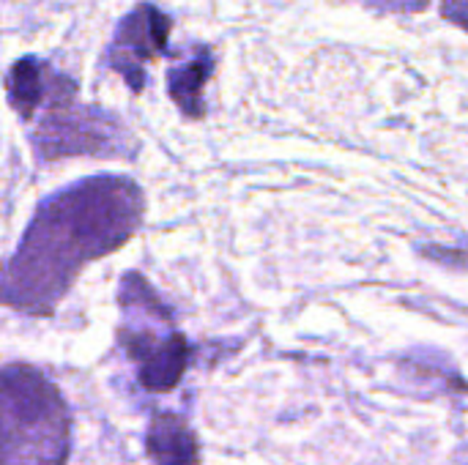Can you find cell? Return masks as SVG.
Returning <instances> with one entry per match:
<instances>
[{
	"label": "cell",
	"mask_w": 468,
	"mask_h": 465,
	"mask_svg": "<svg viewBox=\"0 0 468 465\" xmlns=\"http://www.w3.org/2000/svg\"><path fill=\"white\" fill-rule=\"evenodd\" d=\"M143 217L145 195L126 175H90L49 195L0 269V304L52 315L80 271L121 249Z\"/></svg>",
	"instance_id": "cell-1"
},
{
	"label": "cell",
	"mask_w": 468,
	"mask_h": 465,
	"mask_svg": "<svg viewBox=\"0 0 468 465\" xmlns=\"http://www.w3.org/2000/svg\"><path fill=\"white\" fill-rule=\"evenodd\" d=\"M71 411L60 389L33 365L0 367V465H66Z\"/></svg>",
	"instance_id": "cell-2"
},
{
	"label": "cell",
	"mask_w": 468,
	"mask_h": 465,
	"mask_svg": "<svg viewBox=\"0 0 468 465\" xmlns=\"http://www.w3.org/2000/svg\"><path fill=\"white\" fill-rule=\"evenodd\" d=\"M118 304L123 310L118 343L134 362L140 386L154 395L173 392L186 373L189 343L173 326L165 332L156 329L162 323H173L170 310L159 301V296L137 271L121 277Z\"/></svg>",
	"instance_id": "cell-3"
},
{
	"label": "cell",
	"mask_w": 468,
	"mask_h": 465,
	"mask_svg": "<svg viewBox=\"0 0 468 465\" xmlns=\"http://www.w3.org/2000/svg\"><path fill=\"white\" fill-rule=\"evenodd\" d=\"M47 110L41 112L30 143L44 162L69 156H126L137 148L126 123L110 110L77 101V85L49 69Z\"/></svg>",
	"instance_id": "cell-4"
},
{
	"label": "cell",
	"mask_w": 468,
	"mask_h": 465,
	"mask_svg": "<svg viewBox=\"0 0 468 465\" xmlns=\"http://www.w3.org/2000/svg\"><path fill=\"white\" fill-rule=\"evenodd\" d=\"M173 30V19L156 8L154 3H140L129 11L110 41L107 60L123 77L132 93H143L145 88V63L156 60L167 49V38Z\"/></svg>",
	"instance_id": "cell-5"
},
{
	"label": "cell",
	"mask_w": 468,
	"mask_h": 465,
	"mask_svg": "<svg viewBox=\"0 0 468 465\" xmlns=\"http://www.w3.org/2000/svg\"><path fill=\"white\" fill-rule=\"evenodd\" d=\"M145 452L154 465H200V441L178 414H156L151 419Z\"/></svg>",
	"instance_id": "cell-6"
},
{
	"label": "cell",
	"mask_w": 468,
	"mask_h": 465,
	"mask_svg": "<svg viewBox=\"0 0 468 465\" xmlns=\"http://www.w3.org/2000/svg\"><path fill=\"white\" fill-rule=\"evenodd\" d=\"M211 74H214V55L206 47H197L189 55V60L167 71V93L186 118H200L206 112L203 88Z\"/></svg>",
	"instance_id": "cell-7"
},
{
	"label": "cell",
	"mask_w": 468,
	"mask_h": 465,
	"mask_svg": "<svg viewBox=\"0 0 468 465\" xmlns=\"http://www.w3.org/2000/svg\"><path fill=\"white\" fill-rule=\"evenodd\" d=\"M49 66L36 55H25L11 63L5 77V99L22 121H33L47 96Z\"/></svg>",
	"instance_id": "cell-8"
},
{
	"label": "cell",
	"mask_w": 468,
	"mask_h": 465,
	"mask_svg": "<svg viewBox=\"0 0 468 465\" xmlns=\"http://www.w3.org/2000/svg\"><path fill=\"white\" fill-rule=\"evenodd\" d=\"M441 16L468 30V0H441Z\"/></svg>",
	"instance_id": "cell-9"
},
{
	"label": "cell",
	"mask_w": 468,
	"mask_h": 465,
	"mask_svg": "<svg viewBox=\"0 0 468 465\" xmlns=\"http://www.w3.org/2000/svg\"><path fill=\"white\" fill-rule=\"evenodd\" d=\"M373 3L389 8V11H420V8H425L431 0H373Z\"/></svg>",
	"instance_id": "cell-10"
}]
</instances>
